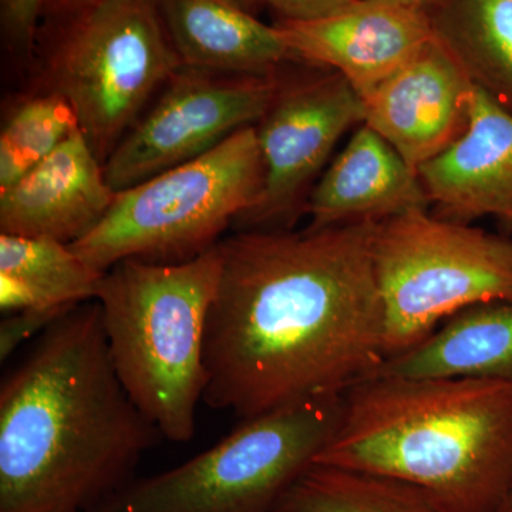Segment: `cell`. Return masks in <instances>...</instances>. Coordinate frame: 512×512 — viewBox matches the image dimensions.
<instances>
[{
    "mask_svg": "<svg viewBox=\"0 0 512 512\" xmlns=\"http://www.w3.org/2000/svg\"><path fill=\"white\" fill-rule=\"evenodd\" d=\"M377 222L222 239L205 335L208 407L251 419L375 375L387 359Z\"/></svg>",
    "mask_w": 512,
    "mask_h": 512,
    "instance_id": "6da1fadb",
    "label": "cell"
},
{
    "mask_svg": "<svg viewBox=\"0 0 512 512\" xmlns=\"http://www.w3.org/2000/svg\"><path fill=\"white\" fill-rule=\"evenodd\" d=\"M111 362L99 302L53 320L0 384V512H87L163 440Z\"/></svg>",
    "mask_w": 512,
    "mask_h": 512,
    "instance_id": "7a4b0ae2",
    "label": "cell"
},
{
    "mask_svg": "<svg viewBox=\"0 0 512 512\" xmlns=\"http://www.w3.org/2000/svg\"><path fill=\"white\" fill-rule=\"evenodd\" d=\"M315 463L410 485L444 512H495L512 485V380L366 377Z\"/></svg>",
    "mask_w": 512,
    "mask_h": 512,
    "instance_id": "3957f363",
    "label": "cell"
},
{
    "mask_svg": "<svg viewBox=\"0 0 512 512\" xmlns=\"http://www.w3.org/2000/svg\"><path fill=\"white\" fill-rule=\"evenodd\" d=\"M221 266L220 244L175 264L126 259L111 266L97 292L120 382L173 443L194 437L204 402L205 335Z\"/></svg>",
    "mask_w": 512,
    "mask_h": 512,
    "instance_id": "277c9868",
    "label": "cell"
},
{
    "mask_svg": "<svg viewBox=\"0 0 512 512\" xmlns=\"http://www.w3.org/2000/svg\"><path fill=\"white\" fill-rule=\"evenodd\" d=\"M264 180L256 128H241L195 160L117 192L99 224L70 245L100 272L126 259L188 261L254 208Z\"/></svg>",
    "mask_w": 512,
    "mask_h": 512,
    "instance_id": "5b68a950",
    "label": "cell"
},
{
    "mask_svg": "<svg viewBox=\"0 0 512 512\" xmlns=\"http://www.w3.org/2000/svg\"><path fill=\"white\" fill-rule=\"evenodd\" d=\"M343 394L242 420L215 446L133 478L87 512H275L338 429Z\"/></svg>",
    "mask_w": 512,
    "mask_h": 512,
    "instance_id": "8992f818",
    "label": "cell"
},
{
    "mask_svg": "<svg viewBox=\"0 0 512 512\" xmlns=\"http://www.w3.org/2000/svg\"><path fill=\"white\" fill-rule=\"evenodd\" d=\"M373 262L387 359L416 348L457 313L512 302V241L427 210L377 222Z\"/></svg>",
    "mask_w": 512,
    "mask_h": 512,
    "instance_id": "52a82bcc",
    "label": "cell"
},
{
    "mask_svg": "<svg viewBox=\"0 0 512 512\" xmlns=\"http://www.w3.org/2000/svg\"><path fill=\"white\" fill-rule=\"evenodd\" d=\"M49 69L52 90L69 101L104 164L144 104L183 64L156 0H97L66 18Z\"/></svg>",
    "mask_w": 512,
    "mask_h": 512,
    "instance_id": "ba28073f",
    "label": "cell"
},
{
    "mask_svg": "<svg viewBox=\"0 0 512 512\" xmlns=\"http://www.w3.org/2000/svg\"><path fill=\"white\" fill-rule=\"evenodd\" d=\"M281 83L183 67L156 106L117 144L104 163L114 191L195 160L241 128L259 123Z\"/></svg>",
    "mask_w": 512,
    "mask_h": 512,
    "instance_id": "9c48e42d",
    "label": "cell"
},
{
    "mask_svg": "<svg viewBox=\"0 0 512 512\" xmlns=\"http://www.w3.org/2000/svg\"><path fill=\"white\" fill-rule=\"evenodd\" d=\"M365 103L339 73L282 87L256 128L265 180L241 231H275L295 220L303 191L350 128L362 126Z\"/></svg>",
    "mask_w": 512,
    "mask_h": 512,
    "instance_id": "30bf717a",
    "label": "cell"
},
{
    "mask_svg": "<svg viewBox=\"0 0 512 512\" xmlns=\"http://www.w3.org/2000/svg\"><path fill=\"white\" fill-rule=\"evenodd\" d=\"M276 29L293 59L332 67L362 99L437 36L426 9L403 0H355L326 18L282 20Z\"/></svg>",
    "mask_w": 512,
    "mask_h": 512,
    "instance_id": "8fae6325",
    "label": "cell"
},
{
    "mask_svg": "<svg viewBox=\"0 0 512 512\" xmlns=\"http://www.w3.org/2000/svg\"><path fill=\"white\" fill-rule=\"evenodd\" d=\"M474 87L436 36L412 62L363 97V124L419 173L466 130Z\"/></svg>",
    "mask_w": 512,
    "mask_h": 512,
    "instance_id": "7c38bea8",
    "label": "cell"
},
{
    "mask_svg": "<svg viewBox=\"0 0 512 512\" xmlns=\"http://www.w3.org/2000/svg\"><path fill=\"white\" fill-rule=\"evenodd\" d=\"M116 194L104 164L77 130L22 180L0 191V234L73 244L99 224Z\"/></svg>",
    "mask_w": 512,
    "mask_h": 512,
    "instance_id": "4fadbf2b",
    "label": "cell"
},
{
    "mask_svg": "<svg viewBox=\"0 0 512 512\" xmlns=\"http://www.w3.org/2000/svg\"><path fill=\"white\" fill-rule=\"evenodd\" d=\"M419 177L439 217L512 220V111L474 87L466 130Z\"/></svg>",
    "mask_w": 512,
    "mask_h": 512,
    "instance_id": "5bb4252c",
    "label": "cell"
},
{
    "mask_svg": "<svg viewBox=\"0 0 512 512\" xmlns=\"http://www.w3.org/2000/svg\"><path fill=\"white\" fill-rule=\"evenodd\" d=\"M427 192L403 157L372 128L362 124L333 161L305 204L309 229L360 221H383L427 210Z\"/></svg>",
    "mask_w": 512,
    "mask_h": 512,
    "instance_id": "9a60e30c",
    "label": "cell"
},
{
    "mask_svg": "<svg viewBox=\"0 0 512 512\" xmlns=\"http://www.w3.org/2000/svg\"><path fill=\"white\" fill-rule=\"evenodd\" d=\"M165 32L187 69L269 76L293 59L276 26L231 0H156Z\"/></svg>",
    "mask_w": 512,
    "mask_h": 512,
    "instance_id": "2e32d148",
    "label": "cell"
},
{
    "mask_svg": "<svg viewBox=\"0 0 512 512\" xmlns=\"http://www.w3.org/2000/svg\"><path fill=\"white\" fill-rule=\"evenodd\" d=\"M375 375L512 380V302L457 313L416 348L387 359Z\"/></svg>",
    "mask_w": 512,
    "mask_h": 512,
    "instance_id": "e0dca14e",
    "label": "cell"
},
{
    "mask_svg": "<svg viewBox=\"0 0 512 512\" xmlns=\"http://www.w3.org/2000/svg\"><path fill=\"white\" fill-rule=\"evenodd\" d=\"M0 274L22 285L28 302L23 315L49 326L70 309L96 301L106 272L94 269L62 241L0 234Z\"/></svg>",
    "mask_w": 512,
    "mask_h": 512,
    "instance_id": "ac0fdd59",
    "label": "cell"
},
{
    "mask_svg": "<svg viewBox=\"0 0 512 512\" xmlns=\"http://www.w3.org/2000/svg\"><path fill=\"white\" fill-rule=\"evenodd\" d=\"M434 28L471 82L512 111V0H450Z\"/></svg>",
    "mask_w": 512,
    "mask_h": 512,
    "instance_id": "d6986e66",
    "label": "cell"
},
{
    "mask_svg": "<svg viewBox=\"0 0 512 512\" xmlns=\"http://www.w3.org/2000/svg\"><path fill=\"white\" fill-rule=\"evenodd\" d=\"M286 512H444L410 485L312 464L279 504Z\"/></svg>",
    "mask_w": 512,
    "mask_h": 512,
    "instance_id": "ffe728a7",
    "label": "cell"
},
{
    "mask_svg": "<svg viewBox=\"0 0 512 512\" xmlns=\"http://www.w3.org/2000/svg\"><path fill=\"white\" fill-rule=\"evenodd\" d=\"M77 130L73 107L55 90L20 103L0 133V191L22 180Z\"/></svg>",
    "mask_w": 512,
    "mask_h": 512,
    "instance_id": "44dd1931",
    "label": "cell"
},
{
    "mask_svg": "<svg viewBox=\"0 0 512 512\" xmlns=\"http://www.w3.org/2000/svg\"><path fill=\"white\" fill-rule=\"evenodd\" d=\"M47 3L49 0H0L2 33L10 52L30 56Z\"/></svg>",
    "mask_w": 512,
    "mask_h": 512,
    "instance_id": "7402d4cb",
    "label": "cell"
},
{
    "mask_svg": "<svg viewBox=\"0 0 512 512\" xmlns=\"http://www.w3.org/2000/svg\"><path fill=\"white\" fill-rule=\"evenodd\" d=\"M284 20L308 22L348 8L355 0H265Z\"/></svg>",
    "mask_w": 512,
    "mask_h": 512,
    "instance_id": "603a6c76",
    "label": "cell"
},
{
    "mask_svg": "<svg viewBox=\"0 0 512 512\" xmlns=\"http://www.w3.org/2000/svg\"><path fill=\"white\" fill-rule=\"evenodd\" d=\"M94 2H97V0H49L47 9L66 19L92 5Z\"/></svg>",
    "mask_w": 512,
    "mask_h": 512,
    "instance_id": "cb8c5ba5",
    "label": "cell"
},
{
    "mask_svg": "<svg viewBox=\"0 0 512 512\" xmlns=\"http://www.w3.org/2000/svg\"><path fill=\"white\" fill-rule=\"evenodd\" d=\"M495 512H512V485L508 494L505 495L503 503H501L498 510Z\"/></svg>",
    "mask_w": 512,
    "mask_h": 512,
    "instance_id": "d4e9b609",
    "label": "cell"
},
{
    "mask_svg": "<svg viewBox=\"0 0 512 512\" xmlns=\"http://www.w3.org/2000/svg\"><path fill=\"white\" fill-rule=\"evenodd\" d=\"M231 2L237 3V5L242 6V8L249 10L252 6L265 2V0H231Z\"/></svg>",
    "mask_w": 512,
    "mask_h": 512,
    "instance_id": "484cf974",
    "label": "cell"
},
{
    "mask_svg": "<svg viewBox=\"0 0 512 512\" xmlns=\"http://www.w3.org/2000/svg\"><path fill=\"white\" fill-rule=\"evenodd\" d=\"M403 2L412 3V5L426 9V6L429 5L430 2H433V0H403Z\"/></svg>",
    "mask_w": 512,
    "mask_h": 512,
    "instance_id": "4316f807",
    "label": "cell"
},
{
    "mask_svg": "<svg viewBox=\"0 0 512 512\" xmlns=\"http://www.w3.org/2000/svg\"><path fill=\"white\" fill-rule=\"evenodd\" d=\"M275 512H286V511H284V510H276Z\"/></svg>",
    "mask_w": 512,
    "mask_h": 512,
    "instance_id": "83f0119b",
    "label": "cell"
}]
</instances>
